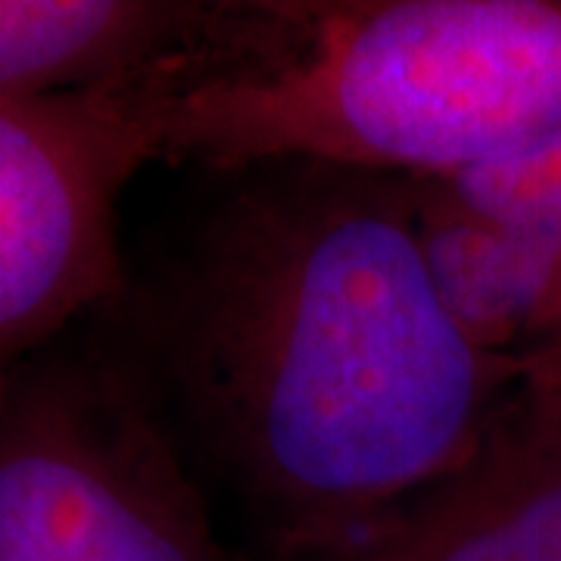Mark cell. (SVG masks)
Returning a JSON list of instances; mask_svg holds the SVG:
<instances>
[{"instance_id": "obj_3", "label": "cell", "mask_w": 561, "mask_h": 561, "mask_svg": "<svg viewBox=\"0 0 561 561\" xmlns=\"http://www.w3.org/2000/svg\"><path fill=\"white\" fill-rule=\"evenodd\" d=\"M0 561H253L122 359L25 365L0 390Z\"/></svg>"}, {"instance_id": "obj_2", "label": "cell", "mask_w": 561, "mask_h": 561, "mask_svg": "<svg viewBox=\"0 0 561 561\" xmlns=\"http://www.w3.org/2000/svg\"><path fill=\"white\" fill-rule=\"evenodd\" d=\"M561 138V0H309L278 66L162 103V160L456 179Z\"/></svg>"}, {"instance_id": "obj_7", "label": "cell", "mask_w": 561, "mask_h": 561, "mask_svg": "<svg viewBox=\"0 0 561 561\" xmlns=\"http://www.w3.org/2000/svg\"><path fill=\"white\" fill-rule=\"evenodd\" d=\"M312 561H561V415L524 397L465 465Z\"/></svg>"}, {"instance_id": "obj_1", "label": "cell", "mask_w": 561, "mask_h": 561, "mask_svg": "<svg viewBox=\"0 0 561 561\" xmlns=\"http://www.w3.org/2000/svg\"><path fill=\"white\" fill-rule=\"evenodd\" d=\"M213 172L131 297L138 371L253 561L343 549L527 397L443 300L415 181L319 160Z\"/></svg>"}, {"instance_id": "obj_5", "label": "cell", "mask_w": 561, "mask_h": 561, "mask_svg": "<svg viewBox=\"0 0 561 561\" xmlns=\"http://www.w3.org/2000/svg\"><path fill=\"white\" fill-rule=\"evenodd\" d=\"M309 0H0V101L197 91L297 54Z\"/></svg>"}, {"instance_id": "obj_6", "label": "cell", "mask_w": 561, "mask_h": 561, "mask_svg": "<svg viewBox=\"0 0 561 561\" xmlns=\"http://www.w3.org/2000/svg\"><path fill=\"white\" fill-rule=\"evenodd\" d=\"M419 194L431 272L461 331L561 415V138Z\"/></svg>"}, {"instance_id": "obj_4", "label": "cell", "mask_w": 561, "mask_h": 561, "mask_svg": "<svg viewBox=\"0 0 561 561\" xmlns=\"http://www.w3.org/2000/svg\"><path fill=\"white\" fill-rule=\"evenodd\" d=\"M165 88L0 101V390L69 321L125 294L116 209L162 160Z\"/></svg>"}]
</instances>
